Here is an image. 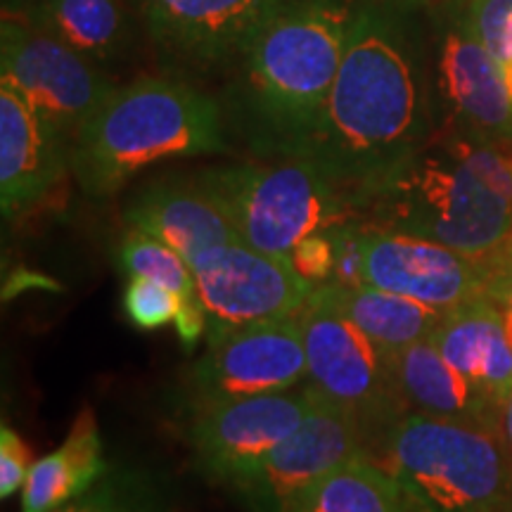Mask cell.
<instances>
[{
  "label": "cell",
  "instance_id": "1",
  "mask_svg": "<svg viewBox=\"0 0 512 512\" xmlns=\"http://www.w3.org/2000/svg\"><path fill=\"white\" fill-rule=\"evenodd\" d=\"M434 131L430 88L406 22L382 3L358 5L323 121L302 159L323 166L354 202Z\"/></svg>",
  "mask_w": 512,
  "mask_h": 512
},
{
  "label": "cell",
  "instance_id": "2",
  "mask_svg": "<svg viewBox=\"0 0 512 512\" xmlns=\"http://www.w3.org/2000/svg\"><path fill=\"white\" fill-rule=\"evenodd\" d=\"M368 226L439 242L486 261L512 240V152L437 131L354 195Z\"/></svg>",
  "mask_w": 512,
  "mask_h": 512
},
{
  "label": "cell",
  "instance_id": "3",
  "mask_svg": "<svg viewBox=\"0 0 512 512\" xmlns=\"http://www.w3.org/2000/svg\"><path fill=\"white\" fill-rule=\"evenodd\" d=\"M354 10L342 0H287L240 57L230 105L259 155L302 159L323 121Z\"/></svg>",
  "mask_w": 512,
  "mask_h": 512
},
{
  "label": "cell",
  "instance_id": "4",
  "mask_svg": "<svg viewBox=\"0 0 512 512\" xmlns=\"http://www.w3.org/2000/svg\"><path fill=\"white\" fill-rule=\"evenodd\" d=\"M72 174L88 197L102 200L147 166L226 150L219 102L169 76L114 88L72 138Z\"/></svg>",
  "mask_w": 512,
  "mask_h": 512
},
{
  "label": "cell",
  "instance_id": "5",
  "mask_svg": "<svg viewBox=\"0 0 512 512\" xmlns=\"http://www.w3.org/2000/svg\"><path fill=\"white\" fill-rule=\"evenodd\" d=\"M368 453L413 512H512V448L503 432L406 413Z\"/></svg>",
  "mask_w": 512,
  "mask_h": 512
},
{
  "label": "cell",
  "instance_id": "6",
  "mask_svg": "<svg viewBox=\"0 0 512 512\" xmlns=\"http://www.w3.org/2000/svg\"><path fill=\"white\" fill-rule=\"evenodd\" d=\"M195 181L219 204L235 238L259 252L290 256L309 235L356 219L349 192L311 159L211 166Z\"/></svg>",
  "mask_w": 512,
  "mask_h": 512
},
{
  "label": "cell",
  "instance_id": "7",
  "mask_svg": "<svg viewBox=\"0 0 512 512\" xmlns=\"http://www.w3.org/2000/svg\"><path fill=\"white\" fill-rule=\"evenodd\" d=\"M299 320L309 363L306 382L354 415L370 451L408 413L396 392L392 354L339 309L328 283L313 287L299 309Z\"/></svg>",
  "mask_w": 512,
  "mask_h": 512
},
{
  "label": "cell",
  "instance_id": "8",
  "mask_svg": "<svg viewBox=\"0 0 512 512\" xmlns=\"http://www.w3.org/2000/svg\"><path fill=\"white\" fill-rule=\"evenodd\" d=\"M0 83L72 138L117 88L86 55L10 15L0 24Z\"/></svg>",
  "mask_w": 512,
  "mask_h": 512
},
{
  "label": "cell",
  "instance_id": "9",
  "mask_svg": "<svg viewBox=\"0 0 512 512\" xmlns=\"http://www.w3.org/2000/svg\"><path fill=\"white\" fill-rule=\"evenodd\" d=\"M190 268L207 313L209 347L247 325L292 316L313 290L297 273L292 256L259 252L240 240L209 249Z\"/></svg>",
  "mask_w": 512,
  "mask_h": 512
},
{
  "label": "cell",
  "instance_id": "10",
  "mask_svg": "<svg viewBox=\"0 0 512 512\" xmlns=\"http://www.w3.org/2000/svg\"><path fill=\"white\" fill-rule=\"evenodd\" d=\"M304 332L299 311L261 320L211 344L190 370L185 392L190 411L240 401L249 396L287 392L306 384Z\"/></svg>",
  "mask_w": 512,
  "mask_h": 512
},
{
  "label": "cell",
  "instance_id": "11",
  "mask_svg": "<svg viewBox=\"0 0 512 512\" xmlns=\"http://www.w3.org/2000/svg\"><path fill=\"white\" fill-rule=\"evenodd\" d=\"M320 399L323 394L306 382L192 411L188 437L197 470L211 482L235 486L302 425Z\"/></svg>",
  "mask_w": 512,
  "mask_h": 512
},
{
  "label": "cell",
  "instance_id": "12",
  "mask_svg": "<svg viewBox=\"0 0 512 512\" xmlns=\"http://www.w3.org/2000/svg\"><path fill=\"white\" fill-rule=\"evenodd\" d=\"M434 95L441 131L512 145V102L501 67L486 50L456 0H446L434 50Z\"/></svg>",
  "mask_w": 512,
  "mask_h": 512
},
{
  "label": "cell",
  "instance_id": "13",
  "mask_svg": "<svg viewBox=\"0 0 512 512\" xmlns=\"http://www.w3.org/2000/svg\"><path fill=\"white\" fill-rule=\"evenodd\" d=\"M159 60L207 72L238 62L256 31L287 0H131Z\"/></svg>",
  "mask_w": 512,
  "mask_h": 512
},
{
  "label": "cell",
  "instance_id": "14",
  "mask_svg": "<svg viewBox=\"0 0 512 512\" xmlns=\"http://www.w3.org/2000/svg\"><path fill=\"white\" fill-rule=\"evenodd\" d=\"M358 453H368L358 420L323 396L302 425L230 489L249 512H290L311 484Z\"/></svg>",
  "mask_w": 512,
  "mask_h": 512
},
{
  "label": "cell",
  "instance_id": "15",
  "mask_svg": "<svg viewBox=\"0 0 512 512\" xmlns=\"http://www.w3.org/2000/svg\"><path fill=\"white\" fill-rule=\"evenodd\" d=\"M361 245V283L418 299L444 313L486 297V261L368 223H363Z\"/></svg>",
  "mask_w": 512,
  "mask_h": 512
},
{
  "label": "cell",
  "instance_id": "16",
  "mask_svg": "<svg viewBox=\"0 0 512 512\" xmlns=\"http://www.w3.org/2000/svg\"><path fill=\"white\" fill-rule=\"evenodd\" d=\"M67 133L0 83V207L5 219L41 202L67 169Z\"/></svg>",
  "mask_w": 512,
  "mask_h": 512
},
{
  "label": "cell",
  "instance_id": "17",
  "mask_svg": "<svg viewBox=\"0 0 512 512\" xmlns=\"http://www.w3.org/2000/svg\"><path fill=\"white\" fill-rule=\"evenodd\" d=\"M124 219L164 245L188 264L209 249L238 240L219 204L197 181H157L128 202Z\"/></svg>",
  "mask_w": 512,
  "mask_h": 512
},
{
  "label": "cell",
  "instance_id": "18",
  "mask_svg": "<svg viewBox=\"0 0 512 512\" xmlns=\"http://www.w3.org/2000/svg\"><path fill=\"white\" fill-rule=\"evenodd\" d=\"M392 373L408 413L503 432L501 406L453 368L432 339H422L392 354Z\"/></svg>",
  "mask_w": 512,
  "mask_h": 512
},
{
  "label": "cell",
  "instance_id": "19",
  "mask_svg": "<svg viewBox=\"0 0 512 512\" xmlns=\"http://www.w3.org/2000/svg\"><path fill=\"white\" fill-rule=\"evenodd\" d=\"M432 342L453 368L503 411L512 392V342L501 309L489 297L448 311Z\"/></svg>",
  "mask_w": 512,
  "mask_h": 512
},
{
  "label": "cell",
  "instance_id": "20",
  "mask_svg": "<svg viewBox=\"0 0 512 512\" xmlns=\"http://www.w3.org/2000/svg\"><path fill=\"white\" fill-rule=\"evenodd\" d=\"M110 470L98 418L93 408H81L60 448L34 460L22 489V512H50L86 494Z\"/></svg>",
  "mask_w": 512,
  "mask_h": 512
},
{
  "label": "cell",
  "instance_id": "21",
  "mask_svg": "<svg viewBox=\"0 0 512 512\" xmlns=\"http://www.w3.org/2000/svg\"><path fill=\"white\" fill-rule=\"evenodd\" d=\"M328 287L339 309L389 354H396L422 339H432L446 316L444 311L418 299L366 283L347 285L330 280Z\"/></svg>",
  "mask_w": 512,
  "mask_h": 512
},
{
  "label": "cell",
  "instance_id": "22",
  "mask_svg": "<svg viewBox=\"0 0 512 512\" xmlns=\"http://www.w3.org/2000/svg\"><path fill=\"white\" fill-rule=\"evenodd\" d=\"M19 19L60 38L95 64L114 60L128 38L124 0H41Z\"/></svg>",
  "mask_w": 512,
  "mask_h": 512
},
{
  "label": "cell",
  "instance_id": "23",
  "mask_svg": "<svg viewBox=\"0 0 512 512\" xmlns=\"http://www.w3.org/2000/svg\"><path fill=\"white\" fill-rule=\"evenodd\" d=\"M290 512H413L399 482L370 453H358L311 484Z\"/></svg>",
  "mask_w": 512,
  "mask_h": 512
},
{
  "label": "cell",
  "instance_id": "24",
  "mask_svg": "<svg viewBox=\"0 0 512 512\" xmlns=\"http://www.w3.org/2000/svg\"><path fill=\"white\" fill-rule=\"evenodd\" d=\"M50 512H174L169 484L150 470L110 467L86 494Z\"/></svg>",
  "mask_w": 512,
  "mask_h": 512
},
{
  "label": "cell",
  "instance_id": "25",
  "mask_svg": "<svg viewBox=\"0 0 512 512\" xmlns=\"http://www.w3.org/2000/svg\"><path fill=\"white\" fill-rule=\"evenodd\" d=\"M121 271L128 278H147L176 290L183 299L197 297L192 268L176 249L164 245L143 230L131 228L117 249Z\"/></svg>",
  "mask_w": 512,
  "mask_h": 512
},
{
  "label": "cell",
  "instance_id": "26",
  "mask_svg": "<svg viewBox=\"0 0 512 512\" xmlns=\"http://www.w3.org/2000/svg\"><path fill=\"white\" fill-rule=\"evenodd\" d=\"M183 297L171 287L147 278H128L124 290V313L138 330H159L174 323Z\"/></svg>",
  "mask_w": 512,
  "mask_h": 512
},
{
  "label": "cell",
  "instance_id": "27",
  "mask_svg": "<svg viewBox=\"0 0 512 512\" xmlns=\"http://www.w3.org/2000/svg\"><path fill=\"white\" fill-rule=\"evenodd\" d=\"M456 3L498 64L512 55V0H456Z\"/></svg>",
  "mask_w": 512,
  "mask_h": 512
},
{
  "label": "cell",
  "instance_id": "28",
  "mask_svg": "<svg viewBox=\"0 0 512 512\" xmlns=\"http://www.w3.org/2000/svg\"><path fill=\"white\" fill-rule=\"evenodd\" d=\"M290 256L297 273L313 287L330 283V280L335 278L337 252L330 228L323 230V233H313L309 238H304L297 247H294V252Z\"/></svg>",
  "mask_w": 512,
  "mask_h": 512
},
{
  "label": "cell",
  "instance_id": "29",
  "mask_svg": "<svg viewBox=\"0 0 512 512\" xmlns=\"http://www.w3.org/2000/svg\"><path fill=\"white\" fill-rule=\"evenodd\" d=\"M31 465L34 460L24 439L5 422L0 427V498H10L24 489Z\"/></svg>",
  "mask_w": 512,
  "mask_h": 512
},
{
  "label": "cell",
  "instance_id": "30",
  "mask_svg": "<svg viewBox=\"0 0 512 512\" xmlns=\"http://www.w3.org/2000/svg\"><path fill=\"white\" fill-rule=\"evenodd\" d=\"M486 273V297L501 309L512 342V240L496 256L486 259Z\"/></svg>",
  "mask_w": 512,
  "mask_h": 512
},
{
  "label": "cell",
  "instance_id": "31",
  "mask_svg": "<svg viewBox=\"0 0 512 512\" xmlns=\"http://www.w3.org/2000/svg\"><path fill=\"white\" fill-rule=\"evenodd\" d=\"M178 337H181L183 347L192 349L197 342H200L202 335H207V313H204L200 299H183L181 311L174 320Z\"/></svg>",
  "mask_w": 512,
  "mask_h": 512
},
{
  "label": "cell",
  "instance_id": "32",
  "mask_svg": "<svg viewBox=\"0 0 512 512\" xmlns=\"http://www.w3.org/2000/svg\"><path fill=\"white\" fill-rule=\"evenodd\" d=\"M41 3V0H3V15H12V17H19L24 15L29 8H34V5Z\"/></svg>",
  "mask_w": 512,
  "mask_h": 512
},
{
  "label": "cell",
  "instance_id": "33",
  "mask_svg": "<svg viewBox=\"0 0 512 512\" xmlns=\"http://www.w3.org/2000/svg\"><path fill=\"white\" fill-rule=\"evenodd\" d=\"M501 422H503V434L508 439V444L512 448V392L508 399L503 403V413H501Z\"/></svg>",
  "mask_w": 512,
  "mask_h": 512
},
{
  "label": "cell",
  "instance_id": "34",
  "mask_svg": "<svg viewBox=\"0 0 512 512\" xmlns=\"http://www.w3.org/2000/svg\"><path fill=\"white\" fill-rule=\"evenodd\" d=\"M501 67V74H503V81H505V91H508V98L512 102V55L505 57V60L498 64Z\"/></svg>",
  "mask_w": 512,
  "mask_h": 512
},
{
  "label": "cell",
  "instance_id": "35",
  "mask_svg": "<svg viewBox=\"0 0 512 512\" xmlns=\"http://www.w3.org/2000/svg\"><path fill=\"white\" fill-rule=\"evenodd\" d=\"M403 3H408V5H411V3H430V0H403Z\"/></svg>",
  "mask_w": 512,
  "mask_h": 512
}]
</instances>
